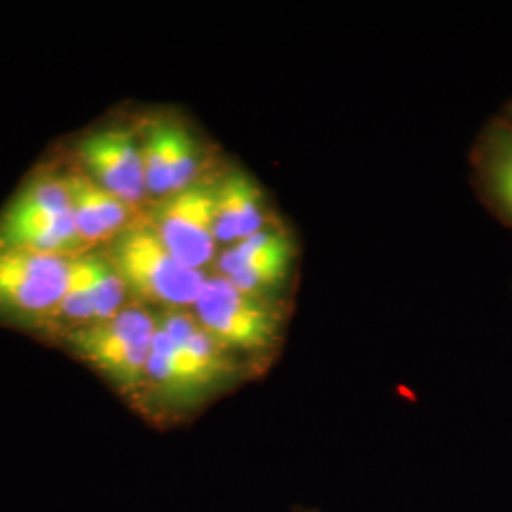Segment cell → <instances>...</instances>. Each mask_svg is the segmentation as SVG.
<instances>
[{
	"label": "cell",
	"mask_w": 512,
	"mask_h": 512,
	"mask_svg": "<svg viewBox=\"0 0 512 512\" xmlns=\"http://www.w3.org/2000/svg\"><path fill=\"white\" fill-rule=\"evenodd\" d=\"M251 372L202 329L192 310L158 311L145 380L131 404L152 423H179Z\"/></svg>",
	"instance_id": "cell-1"
},
{
	"label": "cell",
	"mask_w": 512,
	"mask_h": 512,
	"mask_svg": "<svg viewBox=\"0 0 512 512\" xmlns=\"http://www.w3.org/2000/svg\"><path fill=\"white\" fill-rule=\"evenodd\" d=\"M101 251L122 277L129 302L150 310H192L209 277L171 255L143 213Z\"/></svg>",
	"instance_id": "cell-2"
},
{
	"label": "cell",
	"mask_w": 512,
	"mask_h": 512,
	"mask_svg": "<svg viewBox=\"0 0 512 512\" xmlns=\"http://www.w3.org/2000/svg\"><path fill=\"white\" fill-rule=\"evenodd\" d=\"M156 330L158 311L129 302L114 317L63 332L54 342L131 404L145 380Z\"/></svg>",
	"instance_id": "cell-3"
},
{
	"label": "cell",
	"mask_w": 512,
	"mask_h": 512,
	"mask_svg": "<svg viewBox=\"0 0 512 512\" xmlns=\"http://www.w3.org/2000/svg\"><path fill=\"white\" fill-rule=\"evenodd\" d=\"M192 313L209 336L255 372L274 357L287 327L279 300L243 293L217 274L207 277Z\"/></svg>",
	"instance_id": "cell-4"
},
{
	"label": "cell",
	"mask_w": 512,
	"mask_h": 512,
	"mask_svg": "<svg viewBox=\"0 0 512 512\" xmlns=\"http://www.w3.org/2000/svg\"><path fill=\"white\" fill-rule=\"evenodd\" d=\"M73 258L0 245V325L48 340Z\"/></svg>",
	"instance_id": "cell-5"
},
{
	"label": "cell",
	"mask_w": 512,
	"mask_h": 512,
	"mask_svg": "<svg viewBox=\"0 0 512 512\" xmlns=\"http://www.w3.org/2000/svg\"><path fill=\"white\" fill-rule=\"evenodd\" d=\"M217 181L219 173L211 171L198 183L152 202L143 213L169 253L200 272L219 256Z\"/></svg>",
	"instance_id": "cell-6"
},
{
	"label": "cell",
	"mask_w": 512,
	"mask_h": 512,
	"mask_svg": "<svg viewBox=\"0 0 512 512\" xmlns=\"http://www.w3.org/2000/svg\"><path fill=\"white\" fill-rule=\"evenodd\" d=\"M148 200L165 196L198 183L211 173V160L200 139L177 114H154L137 128Z\"/></svg>",
	"instance_id": "cell-7"
},
{
	"label": "cell",
	"mask_w": 512,
	"mask_h": 512,
	"mask_svg": "<svg viewBox=\"0 0 512 512\" xmlns=\"http://www.w3.org/2000/svg\"><path fill=\"white\" fill-rule=\"evenodd\" d=\"M78 165L93 183L141 209L148 200L145 165L137 129L114 126L86 133L76 143Z\"/></svg>",
	"instance_id": "cell-8"
},
{
	"label": "cell",
	"mask_w": 512,
	"mask_h": 512,
	"mask_svg": "<svg viewBox=\"0 0 512 512\" xmlns=\"http://www.w3.org/2000/svg\"><path fill=\"white\" fill-rule=\"evenodd\" d=\"M293 256L291 234L274 222L255 236L224 247L215 260V274L243 293L274 298L289 277Z\"/></svg>",
	"instance_id": "cell-9"
},
{
	"label": "cell",
	"mask_w": 512,
	"mask_h": 512,
	"mask_svg": "<svg viewBox=\"0 0 512 512\" xmlns=\"http://www.w3.org/2000/svg\"><path fill=\"white\" fill-rule=\"evenodd\" d=\"M63 171L78 234L90 251L105 247L141 215L109 190L93 183L78 165H63Z\"/></svg>",
	"instance_id": "cell-10"
},
{
	"label": "cell",
	"mask_w": 512,
	"mask_h": 512,
	"mask_svg": "<svg viewBox=\"0 0 512 512\" xmlns=\"http://www.w3.org/2000/svg\"><path fill=\"white\" fill-rule=\"evenodd\" d=\"M473 167L480 196L512 228V122L505 114L478 135Z\"/></svg>",
	"instance_id": "cell-11"
},
{
	"label": "cell",
	"mask_w": 512,
	"mask_h": 512,
	"mask_svg": "<svg viewBox=\"0 0 512 512\" xmlns=\"http://www.w3.org/2000/svg\"><path fill=\"white\" fill-rule=\"evenodd\" d=\"M215 203L219 245L230 247L274 224L260 184L241 169L219 173Z\"/></svg>",
	"instance_id": "cell-12"
},
{
	"label": "cell",
	"mask_w": 512,
	"mask_h": 512,
	"mask_svg": "<svg viewBox=\"0 0 512 512\" xmlns=\"http://www.w3.org/2000/svg\"><path fill=\"white\" fill-rule=\"evenodd\" d=\"M505 116H507V118H509V120L512 122V103L509 105V107H507V114H505Z\"/></svg>",
	"instance_id": "cell-13"
}]
</instances>
